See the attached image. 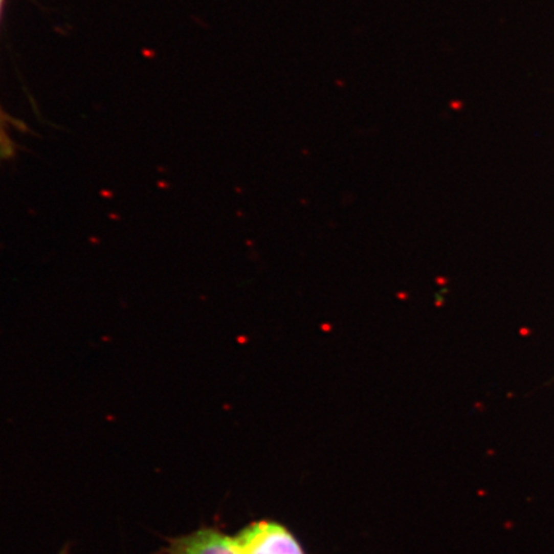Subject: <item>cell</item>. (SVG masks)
Returning a JSON list of instances; mask_svg holds the SVG:
<instances>
[{"label":"cell","mask_w":554,"mask_h":554,"mask_svg":"<svg viewBox=\"0 0 554 554\" xmlns=\"http://www.w3.org/2000/svg\"><path fill=\"white\" fill-rule=\"evenodd\" d=\"M60 554H67V549H63L62 553H60Z\"/></svg>","instance_id":"3957f363"},{"label":"cell","mask_w":554,"mask_h":554,"mask_svg":"<svg viewBox=\"0 0 554 554\" xmlns=\"http://www.w3.org/2000/svg\"><path fill=\"white\" fill-rule=\"evenodd\" d=\"M166 551L167 554H240L232 536L211 527L169 539Z\"/></svg>","instance_id":"6da1fadb"},{"label":"cell","mask_w":554,"mask_h":554,"mask_svg":"<svg viewBox=\"0 0 554 554\" xmlns=\"http://www.w3.org/2000/svg\"><path fill=\"white\" fill-rule=\"evenodd\" d=\"M4 0H0V16H2V7H3ZM7 116L4 115L2 108H0V156L2 157H11L13 154V144L9 139L8 131H7Z\"/></svg>","instance_id":"7a4b0ae2"}]
</instances>
